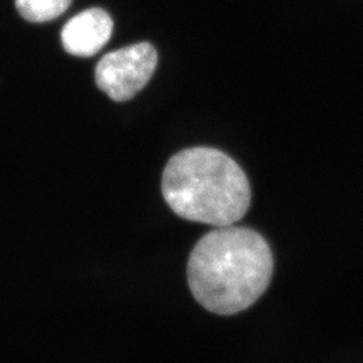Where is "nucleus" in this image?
Segmentation results:
<instances>
[{
	"label": "nucleus",
	"instance_id": "obj_4",
	"mask_svg": "<svg viewBox=\"0 0 363 363\" xmlns=\"http://www.w3.org/2000/svg\"><path fill=\"white\" fill-rule=\"evenodd\" d=\"M113 31V21L101 9H89L72 18L62 28L64 49L76 57H91L100 52Z\"/></svg>",
	"mask_w": 363,
	"mask_h": 363
},
{
	"label": "nucleus",
	"instance_id": "obj_5",
	"mask_svg": "<svg viewBox=\"0 0 363 363\" xmlns=\"http://www.w3.org/2000/svg\"><path fill=\"white\" fill-rule=\"evenodd\" d=\"M72 0H16V10L28 22L43 23L58 18L69 9Z\"/></svg>",
	"mask_w": 363,
	"mask_h": 363
},
{
	"label": "nucleus",
	"instance_id": "obj_2",
	"mask_svg": "<svg viewBox=\"0 0 363 363\" xmlns=\"http://www.w3.org/2000/svg\"><path fill=\"white\" fill-rule=\"evenodd\" d=\"M162 193L183 220L217 228L241 220L250 205L245 172L230 156L208 147L172 156L163 171Z\"/></svg>",
	"mask_w": 363,
	"mask_h": 363
},
{
	"label": "nucleus",
	"instance_id": "obj_1",
	"mask_svg": "<svg viewBox=\"0 0 363 363\" xmlns=\"http://www.w3.org/2000/svg\"><path fill=\"white\" fill-rule=\"evenodd\" d=\"M273 256L252 229L220 226L195 245L187 279L195 300L208 311L233 315L255 304L269 286Z\"/></svg>",
	"mask_w": 363,
	"mask_h": 363
},
{
	"label": "nucleus",
	"instance_id": "obj_3",
	"mask_svg": "<svg viewBox=\"0 0 363 363\" xmlns=\"http://www.w3.org/2000/svg\"><path fill=\"white\" fill-rule=\"evenodd\" d=\"M157 65L156 49L147 42L108 52L96 66V85L113 101H128L150 82Z\"/></svg>",
	"mask_w": 363,
	"mask_h": 363
}]
</instances>
